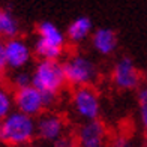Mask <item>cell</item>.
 <instances>
[{
  "instance_id": "1",
  "label": "cell",
  "mask_w": 147,
  "mask_h": 147,
  "mask_svg": "<svg viewBox=\"0 0 147 147\" xmlns=\"http://www.w3.org/2000/svg\"><path fill=\"white\" fill-rule=\"evenodd\" d=\"M2 141L8 146H26L36 137V120L26 113L11 111L2 122Z\"/></svg>"
},
{
  "instance_id": "2",
  "label": "cell",
  "mask_w": 147,
  "mask_h": 147,
  "mask_svg": "<svg viewBox=\"0 0 147 147\" xmlns=\"http://www.w3.org/2000/svg\"><path fill=\"white\" fill-rule=\"evenodd\" d=\"M32 84L44 92L53 101H56L57 93L66 84L63 65L59 63V60L41 59V62L32 72Z\"/></svg>"
},
{
  "instance_id": "3",
  "label": "cell",
  "mask_w": 147,
  "mask_h": 147,
  "mask_svg": "<svg viewBox=\"0 0 147 147\" xmlns=\"http://www.w3.org/2000/svg\"><path fill=\"white\" fill-rule=\"evenodd\" d=\"M66 35H63L56 24L42 21L38 26V41L35 42V54L39 59L59 60L63 56Z\"/></svg>"
},
{
  "instance_id": "4",
  "label": "cell",
  "mask_w": 147,
  "mask_h": 147,
  "mask_svg": "<svg viewBox=\"0 0 147 147\" xmlns=\"http://www.w3.org/2000/svg\"><path fill=\"white\" fill-rule=\"evenodd\" d=\"M66 83L80 87V86H92L98 77V69L89 57L83 54H74L63 63Z\"/></svg>"
},
{
  "instance_id": "5",
  "label": "cell",
  "mask_w": 147,
  "mask_h": 147,
  "mask_svg": "<svg viewBox=\"0 0 147 147\" xmlns=\"http://www.w3.org/2000/svg\"><path fill=\"white\" fill-rule=\"evenodd\" d=\"M54 104L51 98H48L44 92H41L33 84H29L26 87L17 89L14 93V105L15 110L26 113L32 117H38L42 114L45 108H48Z\"/></svg>"
},
{
  "instance_id": "6",
  "label": "cell",
  "mask_w": 147,
  "mask_h": 147,
  "mask_svg": "<svg viewBox=\"0 0 147 147\" xmlns=\"http://www.w3.org/2000/svg\"><path fill=\"white\" fill-rule=\"evenodd\" d=\"M72 105L77 116L83 120H95L101 114V99L92 86L75 87L72 95Z\"/></svg>"
},
{
  "instance_id": "7",
  "label": "cell",
  "mask_w": 147,
  "mask_h": 147,
  "mask_svg": "<svg viewBox=\"0 0 147 147\" xmlns=\"http://www.w3.org/2000/svg\"><path fill=\"white\" fill-rule=\"evenodd\" d=\"M111 80L119 90H134L141 83V74L132 59L122 57L113 68Z\"/></svg>"
},
{
  "instance_id": "8",
  "label": "cell",
  "mask_w": 147,
  "mask_h": 147,
  "mask_svg": "<svg viewBox=\"0 0 147 147\" xmlns=\"http://www.w3.org/2000/svg\"><path fill=\"white\" fill-rule=\"evenodd\" d=\"M65 135V120L54 113L39 114L36 120V137L47 143H56Z\"/></svg>"
},
{
  "instance_id": "9",
  "label": "cell",
  "mask_w": 147,
  "mask_h": 147,
  "mask_svg": "<svg viewBox=\"0 0 147 147\" xmlns=\"http://www.w3.org/2000/svg\"><path fill=\"white\" fill-rule=\"evenodd\" d=\"M32 60V47L21 38H9L6 41V63L8 68L18 71L24 69Z\"/></svg>"
},
{
  "instance_id": "10",
  "label": "cell",
  "mask_w": 147,
  "mask_h": 147,
  "mask_svg": "<svg viewBox=\"0 0 147 147\" xmlns=\"http://www.w3.org/2000/svg\"><path fill=\"white\" fill-rule=\"evenodd\" d=\"M77 141L83 147H101L105 141V128L98 119L86 120L77 132Z\"/></svg>"
},
{
  "instance_id": "11",
  "label": "cell",
  "mask_w": 147,
  "mask_h": 147,
  "mask_svg": "<svg viewBox=\"0 0 147 147\" xmlns=\"http://www.w3.org/2000/svg\"><path fill=\"white\" fill-rule=\"evenodd\" d=\"M92 45L101 56H110L117 48V35L111 29H98L92 35Z\"/></svg>"
},
{
  "instance_id": "12",
  "label": "cell",
  "mask_w": 147,
  "mask_h": 147,
  "mask_svg": "<svg viewBox=\"0 0 147 147\" xmlns=\"http://www.w3.org/2000/svg\"><path fill=\"white\" fill-rule=\"evenodd\" d=\"M93 24L87 17H78L68 26L66 39L72 44H81L92 35Z\"/></svg>"
},
{
  "instance_id": "13",
  "label": "cell",
  "mask_w": 147,
  "mask_h": 147,
  "mask_svg": "<svg viewBox=\"0 0 147 147\" xmlns=\"http://www.w3.org/2000/svg\"><path fill=\"white\" fill-rule=\"evenodd\" d=\"M20 26L14 15L9 12H0V35L5 38H14L18 35Z\"/></svg>"
},
{
  "instance_id": "14",
  "label": "cell",
  "mask_w": 147,
  "mask_h": 147,
  "mask_svg": "<svg viewBox=\"0 0 147 147\" xmlns=\"http://www.w3.org/2000/svg\"><path fill=\"white\" fill-rule=\"evenodd\" d=\"M14 107L15 105H14V96H12V93L0 84V122L11 111H14Z\"/></svg>"
},
{
  "instance_id": "15",
  "label": "cell",
  "mask_w": 147,
  "mask_h": 147,
  "mask_svg": "<svg viewBox=\"0 0 147 147\" xmlns=\"http://www.w3.org/2000/svg\"><path fill=\"white\" fill-rule=\"evenodd\" d=\"M138 113L143 129L147 132V86H143L138 92Z\"/></svg>"
},
{
  "instance_id": "16",
  "label": "cell",
  "mask_w": 147,
  "mask_h": 147,
  "mask_svg": "<svg viewBox=\"0 0 147 147\" xmlns=\"http://www.w3.org/2000/svg\"><path fill=\"white\" fill-rule=\"evenodd\" d=\"M12 84H14L17 89H21V87H26V86L32 84V74L23 72L21 69H18V72L14 75V78H12Z\"/></svg>"
},
{
  "instance_id": "17",
  "label": "cell",
  "mask_w": 147,
  "mask_h": 147,
  "mask_svg": "<svg viewBox=\"0 0 147 147\" xmlns=\"http://www.w3.org/2000/svg\"><path fill=\"white\" fill-rule=\"evenodd\" d=\"M8 63H6V42L0 39V69H5Z\"/></svg>"
},
{
  "instance_id": "18",
  "label": "cell",
  "mask_w": 147,
  "mask_h": 147,
  "mask_svg": "<svg viewBox=\"0 0 147 147\" xmlns=\"http://www.w3.org/2000/svg\"><path fill=\"white\" fill-rule=\"evenodd\" d=\"M54 146H60V147H68V146H74V140L68 138V137H60L57 141L54 143Z\"/></svg>"
},
{
  "instance_id": "19",
  "label": "cell",
  "mask_w": 147,
  "mask_h": 147,
  "mask_svg": "<svg viewBox=\"0 0 147 147\" xmlns=\"http://www.w3.org/2000/svg\"><path fill=\"white\" fill-rule=\"evenodd\" d=\"M0 141H2V125H0Z\"/></svg>"
},
{
  "instance_id": "20",
  "label": "cell",
  "mask_w": 147,
  "mask_h": 147,
  "mask_svg": "<svg viewBox=\"0 0 147 147\" xmlns=\"http://www.w3.org/2000/svg\"><path fill=\"white\" fill-rule=\"evenodd\" d=\"M0 81H2V69H0Z\"/></svg>"
}]
</instances>
